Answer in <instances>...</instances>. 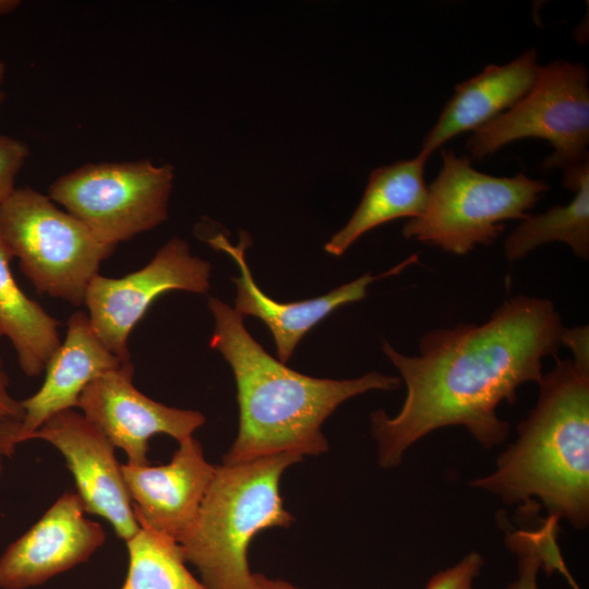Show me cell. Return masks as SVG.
<instances>
[{"mask_svg": "<svg viewBox=\"0 0 589 589\" xmlns=\"http://www.w3.org/2000/svg\"><path fill=\"white\" fill-rule=\"evenodd\" d=\"M563 323L553 302L518 294L481 324L434 328L407 356L383 339L382 350L407 388L400 411L371 414L372 435L383 468L400 464L405 452L434 430L461 425L485 448L505 441L509 424L501 402L513 405L520 385L539 383L542 361L555 356Z\"/></svg>", "mask_w": 589, "mask_h": 589, "instance_id": "obj_1", "label": "cell"}, {"mask_svg": "<svg viewBox=\"0 0 589 589\" xmlns=\"http://www.w3.org/2000/svg\"><path fill=\"white\" fill-rule=\"evenodd\" d=\"M207 304L215 323L209 347L231 366L239 405L238 434L223 464L283 453L321 455L328 450L322 425L339 405L369 390L400 385L399 377L376 371L350 380L299 373L267 353L230 305L215 297Z\"/></svg>", "mask_w": 589, "mask_h": 589, "instance_id": "obj_2", "label": "cell"}, {"mask_svg": "<svg viewBox=\"0 0 589 589\" xmlns=\"http://www.w3.org/2000/svg\"><path fill=\"white\" fill-rule=\"evenodd\" d=\"M543 374L534 408L490 474L470 485L509 505L541 501L575 528L589 521V369L558 360Z\"/></svg>", "mask_w": 589, "mask_h": 589, "instance_id": "obj_3", "label": "cell"}, {"mask_svg": "<svg viewBox=\"0 0 589 589\" xmlns=\"http://www.w3.org/2000/svg\"><path fill=\"white\" fill-rule=\"evenodd\" d=\"M302 458L283 453L216 466L193 526L178 541L206 589H260L248 549L262 530L293 521L284 507L279 482L284 471Z\"/></svg>", "mask_w": 589, "mask_h": 589, "instance_id": "obj_4", "label": "cell"}, {"mask_svg": "<svg viewBox=\"0 0 589 589\" xmlns=\"http://www.w3.org/2000/svg\"><path fill=\"white\" fill-rule=\"evenodd\" d=\"M442 167L428 187L429 196L421 216L409 219L402 235L423 244L465 255L477 245L493 243L505 221L525 219L549 190L543 180L520 172L496 177L471 166L466 155L442 149Z\"/></svg>", "mask_w": 589, "mask_h": 589, "instance_id": "obj_5", "label": "cell"}, {"mask_svg": "<svg viewBox=\"0 0 589 589\" xmlns=\"http://www.w3.org/2000/svg\"><path fill=\"white\" fill-rule=\"evenodd\" d=\"M0 233L36 291L84 304L100 264L116 247L32 188H17L0 203Z\"/></svg>", "mask_w": 589, "mask_h": 589, "instance_id": "obj_6", "label": "cell"}, {"mask_svg": "<svg viewBox=\"0 0 589 589\" xmlns=\"http://www.w3.org/2000/svg\"><path fill=\"white\" fill-rule=\"evenodd\" d=\"M538 137L554 148L542 168L562 171L588 161L589 74L585 64L555 60L539 67L536 83L510 109L476 130L466 142L484 158L521 139Z\"/></svg>", "mask_w": 589, "mask_h": 589, "instance_id": "obj_7", "label": "cell"}, {"mask_svg": "<svg viewBox=\"0 0 589 589\" xmlns=\"http://www.w3.org/2000/svg\"><path fill=\"white\" fill-rule=\"evenodd\" d=\"M173 167L149 160L86 164L56 179L49 197L117 247L168 218Z\"/></svg>", "mask_w": 589, "mask_h": 589, "instance_id": "obj_8", "label": "cell"}, {"mask_svg": "<svg viewBox=\"0 0 589 589\" xmlns=\"http://www.w3.org/2000/svg\"><path fill=\"white\" fill-rule=\"evenodd\" d=\"M209 262L192 255L189 244L173 237L141 269L120 278L95 276L84 304L89 322L106 347L122 362L130 361L128 340L151 304L171 290L206 293Z\"/></svg>", "mask_w": 589, "mask_h": 589, "instance_id": "obj_9", "label": "cell"}, {"mask_svg": "<svg viewBox=\"0 0 589 589\" xmlns=\"http://www.w3.org/2000/svg\"><path fill=\"white\" fill-rule=\"evenodd\" d=\"M131 361L93 380L82 392L77 407L115 447L122 449L128 464L148 465V441L166 434L179 443L191 437L205 422L203 413L158 402L133 385Z\"/></svg>", "mask_w": 589, "mask_h": 589, "instance_id": "obj_10", "label": "cell"}, {"mask_svg": "<svg viewBox=\"0 0 589 589\" xmlns=\"http://www.w3.org/2000/svg\"><path fill=\"white\" fill-rule=\"evenodd\" d=\"M35 438L61 453L87 514L106 519L124 541L139 531L116 447L99 429L82 413L68 409L49 418L29 437Z\"/></svg>", "mask_w": 589, "mask_h": 589, "instance_id": "obj_11", "label": "cell"}, {"mask_svg": "<svg viewBox=\"0 0 589 589\" xmlns=\"http://www.w3.org/2000/svg\"><path fill=\"white\" fill-rule=\"evenodd\" d=\"M76 492L67 491L0 555V588L28 589L82 563L104 544L101 525L87 518Z\"/></svg>", "mask_w": 589, "mask_h": 589, "instance_id": "obj_12", "label": "cell"}, {"mask_svg": "<svg viewBox=\"0 0 589 589\" xmlns=\"http://www.w3.org/2000/svg\"><path fill=\"white\" fill-rule=\"evenodd\" d=\"M207 242L214 249L226 252L237 263L240 274L232 278L237 288L233 310L242 317L252 315L266 324L273 335L278 360L283 363L290 359L304 335L336 309L362 300L373 281L397 275L419 260L418 254H412L383 274L366 273L324 296L302 301L279 302L264 293L252 276L245 260V250L251 243V238L245 231L240 232L237 245L231 244L224 233L209 238Z\"/></svg>", "mask_w": 589, "mask_h": 589, "instance_id": "obj_13", "label": "cell"}, {"mask_svg": "<svg viewBox=\"0 0 589 589\" xmlns=\"http://www.w3.org/2000/svg\"><path fill=\"white\" fill-rule=\"evenodd\" d=\"M215 469L192 436L166 465L121 464L137 522L179 541L193 526Z\"/></svg>", "mask_w": 589, "mask_h": 589, "instance_id": "obj_14", "label": "cell"}, {"mask_svg": "<svg viewBox=\"0 0 589 589\" xmlns=\"http://www.w3.org/2000/svg\"><path fill=\"white\" fill-rule=\"evenodd\" d=\"M67 326L64 341L46 364L43 385L21 400L25 414L20 444L29 441L52 416L77 407L82 392L93 380L125 363L101 341L87 313H73Z\"/></svg>", "mask_w": 589, "mask_h": 589, "instance_id": "obj_15", "label": "cell"}, {"mask_svg": "<svg viewBox=\"0 0 589 589\" xmlns=\"http://www.w3.org/2000/svg\"><path fill=\"white\" fill-rule=\"evenodd\" d=\"M537 51L530 48L510 62L486 65L477 75L456 85L436 123L418 153L424 159L448 140L480 129L516 105L536 83Z\"/></svg>", "mask_w": 589, "mask_h": 589, "instance_id": "obj_16", "label": "cell"}, {"mask_svg": "<svg viewBox=\"0 0 589 589\" xmlns=\"http://www.w3.org/2000/svg\"><path fill=\"white\" fill-rule=\"evenodd\" d=\"M426 159L417 155L374 169L363 196L347 224L324 245L342 255L361 236L398 218H417L425 209L429 189L424 181Z\"/></svg>", "mask_w": 589, "mask_h": 589, "instance_id": "obj_17", "label": "cell"}, {"mask_svg": "<svg viewBox=\"0 0 589 589\" xmlns=\"http://www.w3.org/2000/svg\"><path fill=\"white\" fill-rule=\"evenodd\" d=\"M13 259L0 233V337L11 341L23 373L37 376L61 345L60 323L20 288L10 267Z\"/></svg>", "mask_w": 589, "mask_h": 589, "instance_id": "obj_18", "label": "cell"}, {"mask_svg": "<svg viewBox=\"0 0 589 589\" xmlns=\"http://www.w3.org/2000/svg\"><path fill=\"white\" fill-rule=\"evenodd\" d=\"M563 173V184L574 192L573 200L522 219L504 242V255L508 262L519 261L538 247L551 242H563L576 256L588 260L589 161Z\"/></svg>", "mask_w": 589, "mask_h": 589, "instance_id": "obj_19", "label": "cell"}, {"mask_svg": "<svg viewBox=\"0 0 589 589\" xmlns=\"http://www.w3.org/2000/svg\"><path fill=\"white\" fill-rule=\"evenodd\" d=\"M128 541L129 567L120 589H206L187 568L179 542L143 522Z\"/></svg>", "mask_w": 589, "mask_h": 589, "instance_id": "obj_20", "label": "cell"}, {"mask_svg": "<svg viewBox=\"0 0 589 589\" xmlns=\"http://www.w3.org/2000/svg\"><path fill=\"white\" fill-rule=\"evenodd\" d=\"M557 531L558 519L549 516L538 529H521L507 533V546L518 556V577L507 589H539L537 575L540 568L548 574L557 570L574 589H580L560 554L555 541Z\"/></svg>", "mask_w": 589, "mask_h": 589, "instance_id": "obj_21", "label": "cell"}, {"mask_svg": "<svg viewBox=\"0 0 589 589\" xmlns=\"http://www.w3.org/2000/svg\"><path fill=\"white\" fill-rule=\"evenodd\" d=\"M21 400L14 399L8 387L0 388V477L4 462L15 453L24 420Z\"/></svg>", "mask_w": 589, "mask_h": 589, "instance_id": "obj_22", "label": "cell"}, {"mask_svg": "<svg viewBox=\"0 0 589 589\" xmlns=\"http://www.w3.org/2000/svg\"><path fill=\"white\" fill-rule=\"evenodd\" d=\"M29 155L25 143L0 134V203L16 189L15 178Z\"/></svg>", "mask_w": 589, "mask_h": 589, "instance_id": "obj_23", "label": "cell"}, {"mask_svg": "<svg viewBox=\"0 0 589 589\" xmlns=\"http://www.w3.org/2000/svg\"><path fill=\"white\" fill-rule=\"evenodd\" d=\"M483 563V557L479 553L471 552L456 565L433 575L425 589H476L473 581L479 576Z\"/></svg>", "mask_w": 589, "mask_h": 589, "instance_id": "obj_24", "label": "cell"}, {"mask_svg": "<svg viewBox=\"0 0 589 589\" xmlns=\"http://www.w3.org/2000/svg\"><path fill=\"white\" fill-rule=\"evenodd\" d=\"M561 345L568 347L573 353L572 361L589 369V328L587 325L563 328Z\"/></svg>", "mask_w": 589, "mask_h": 589, "instance_id": "obj_25", "label": "cell"}, {"mask_svg": "<svg viewBox=\"0 0 589 589\" xmlns=\"http://www.w3.org/2000/svg\"><path fill=\"white\" fill-rule=\"evenodd\" d=\"M260 589H301L291 582L280 578H269L263 574H255Z\"/></svg>", "mask_w": 589, "mask_h": 589, "instance_id": "obj_26", "label": "cell"}, {"mask_svg": "<svg viewBox=\"0 0 589 589\" xmlns=\"http://www.w3.org/2000/svg\"><path fill=\"white\" fill-rule=\"evenodd\" d=\"M20 5L19 0H0V16L14 12Z\"/></svg>", "mask_w": 589, "mask_h": 589, "instance_id": "obj_27", "label": "cell"}, {"mask_svg": "<svg viewBox=\"0 0 589 589\" xmlns=\"http://www.w3.org/2000/svg\"><path fill=\"white\" fill-rule=\"evenodd\" d=\"M4 75H5V64L4 62L0 59V104L4 100V92L2 89V84H3V80H4Z\"/></svg>", "mask_w": 589, "mask_h": 589, "instance_id": "obj_28", "label": "cell"}, {"mask_svg": "<svg viewBox=\"0 0 589 589\" xmlns=\"http://www.w3.org/2000/svg\"><path fill=\"white\" fill-rule=\"evenodd\" d=\"M9 387V377L3 369V362L0 356V388Z\"/></svg>", "mask_w": 589, "mask_h": 589, "instance_id": "obj_29", "label": "cell"}]
</instances>
